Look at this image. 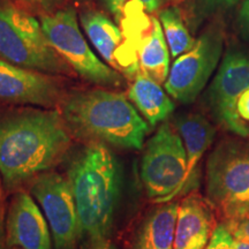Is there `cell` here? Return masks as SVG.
<instances>
[{
  "label": "cell",
  "mask_w": 249,
  "mask_h": 249,
  "mask_svg": "<svg viewBox=\"0 0 249 249\" xmlns=\"http://www.w3.org/2000/svg\"><path fill=\"white\" fill-rule=\"evenodd\" d=\"M179 204L166 202L145 216L130 249H173Z\"/></svg>",
  "instance_id": "cell-17"
},
{
  "label": "cell",
  "mask_w": 249,
  "mask_h": 249,
  "mask_svg": "<svg viewBox=\"0 0 249 249\" xmlns=\"http://www.w3.org/2000/svg\"><path fill=\"white\" fill-rule=\"evenodd\" d=\"M219 124L235 135L249 139V87L233 99Z\"/></svg>",
  "instance_id": "cell-20"
},
{
  "label": "cell",
  "mask_w": 249,
  "mask_h": 249,
  "mask_svg": "<svg viewBox=\"0 0 249 249\" xmlns=\"http://www.w3.org/2000/svg\"><path fill=\"white\" fill-rule=\"evenodd\" d=\"M80 21L90 43L108 66L129 76L138 75L140 65L135 46L110 18L99 12L88 11L81 14Z\"/></svg>",
  "instance_id": "cell-12"
},
{
  "label": "cell",
  "mask_w": 249,
  "mask_h": 249,
  "mask_svg": "<svg viewBox=\"0 0 249 249\" xmlns=\"http://www.w3.org/2000/svg\"><path fill=\"white\" fill-rule=\"evenodd\" d=\"M24 2H28L30 5H35L38 6V7H43L46 9H50L55 4L57 0H22Z\"/></svg>",
  "instance_id": "cell-27"
},
{
  "label": "cell",
  "mask_w": 249,
  "mask_h": 249,
  "mask_svg": "<svg viewBox=\"0 0 249 249\" xmlns=\"http://www.w3.org/2000/svg\"><path fill=\"white\" fill-rule=\"evenodd\" d=\"M249 87V57L227 54L207 92V105L214 120L220 123L233 99Z\"/></svg>",
  "instance_id": "cell-15"
},
{
  "label": "cell",
  "mask_w": 249,
  "mask_h": 249,
  "mask_svg": "<svg viewBox=\"0 0 249 249\" xmlns=\"http://www.w3.org/2000/svg\"><path fill=\"white\" fill-rule=\"evenodd\" d=\"M187 172V155L178 130L160 124L143 152L140 177L147 195L156 203L171 202L180 195Z\"/></svg>",
  "instance_id": "cell-6"
},
{
  "label": "cell",
  "mask_w": 249,
  "mask_h": 249,
  "mask_svg": "<svg viewBox=\"0 0 249 249\" xmlns=\"http://www.w3.org/2000/svg\"><path fill=\"white\" fill-rule=\"evenodd\" d=\"M128 99L150 127L166 120L174 104L161 86L147 74L139 71L128 89Z\"/></svg>",
  "instance_id": "cell-18"
},
{
  "label": "cell",
  "mask_w": 249,
  "mask_h": 249,
  "mask_svg": "<svg viewBox=\"0 0 249 249\" xmlns=\"http://www.w3.org/2000/svg\"><path fill=\"white\" fill-rule=\"evenodd\" d=\"M79 214L81 238L97 242L110 236L123 186L121 167L104 143L91 142L68 169Z\"/></svg>",
  "instance_id": "cell-2"
},
{
  "label": "cell",
  "mask_w": 249,
  "mask_h": 249,
  "mask_svg": "<svg viewBox=\"0 0 249 249\" xmlns=\"http://www.w3.org/2000/svg\"><path fill=\"white\" fill-rule=\"evenodd\" d=\"M30 192L49 224L54 249H76L81 239L80 220L67 177L49 171L40 173L34 178Z\"/></svg>",
  "instance_id": "cell-8"
},
{
  "label": "cell",
  "mask_w": 249,
  "mask_h": 249,
  "mask_svg": "<svg viewBox=\"0 0 249 249\" xmlns=\"http://www.w3.org/2000/svg\"><path fill=\"white\" fill-rule=\"evenodd\" d=\"M70 147L68 124L55 110H28L0 119V173L9 188L48 172Z\"/></svg>",
  "instance_id": "cell-1"
},
{
  "label": "cell",
  "mask_w": 249,
  "mask_h": 249,
  "mask_svg": "<svg viewBox=\"0 0 249 249\" xmlns=\"http://www.w3.org/2000/svg\"><path fill=\"white\" fill-rule=\"evenodd\" d=\"M209 201L191 194L179 204L173 249H204L216 229Z\"/></svg>",
  "instance_id": "cell-14"
},
{
  "label": "cell",
  "mask_w": 249,
  "mask_h": 249,
  "mask_svg": "<svg viewBox=\"0 0 249 249\" xmlns=\"http://www.w3.org/2000/svg\"><path fill=\"white\" fill-rule=\"evenodd\" d=\"M222 49L220 31H205L189 51L179 55L173 62L164 83L166 92L182 104L194 102L216 70Z\"/></svg>",
  "instance_id": "cell-9"
},
{
  "label": "cell",
  "mask_w": 249,
  "mask_h": 249,
  "mask_svg": "<svg viewBox=\"0 0 249 249\" xmlns=\"http://www.w3.org/2000/svg\"><path fill=\"white\" fill-rule=\"evenodd\" d=\"M207 200L224 219L249 213V142L227 140L207 161Z\"/></svg>",
  "instance_id": "cell-5"
},
{
  "label": "cell",
  "mask_w": 249,
  "mask_h": 249,
  "mask_svg": "<svg viewBox=\"0 0 249 249\" xmlns=\"http://www.w3.org/2000/svg\"><path fill=\"white\" fill-rule=\"evenodd\" d=\"M0 59L48 74L71 71L50 44L40 21L8 0H0Z\"/></svg>",
  "instance_id": "cell-4"
},
{
  "label": "cell",
  "mask_w": 249,
  "mask_h": 249,
  "mask_svg": "<svg viewBox=\"0 0 249 249\" xmlns=\"http://www.w3.org/2000/svg\"><path fill=\"white\" fill-rule=\"evenodd\" d=\"M60 97V86L54 77L0 59V101L51 108Z\"/></svg>",
  "instance_id": "cell-11"
},
{
  "label": "cell",
  "mask_w": 249,
  "mask_h": 249,
  "mask_svg": "<svg viewBox=\"0 0 249 249\" xmlns=\"http://www.w3.org/2000/svg\"><path fill=\"white\" fill-rule=\"evenodd\" d=\"M211 6H231L238 2L239 0H205Z\"/></svg>",
  "instance_id": "cell-28"
},
{
  "label": "cell",
  "mask_w": 249,
  "mask_h": 249,
  "mask_svg": "<svg viewBox=\"0 0 249 249\" xmlns=\"http://www.w3.org/2000/svg\"><path fill=\"white\" fill-rule=\"evenodd\" d=\"M7 239H6V225H5V210L4 205L0 201V249L7 247Z\"/></svg>",
  "instance_id": "cell-25"
},
{
  "label": "cell",
  "mask_w": 249,
  "mask_h": 249,
  "mask_svg": "<svg viewBox=\"0 0 249 249\" xmlns=\"http://www.w3.org/2000/svg\"><path fill=\"white\" fill-rule=\"evenodd\" d=\"M236 241L249 244V213L239 214V216L226 218L223 222Z\"/></svg>",
  "instance_id": "cell-22"
},
{
  "label": "cell",
  "mask_w": 249,
  "mask_h": 249,
  "mask_svg": "<svg viewBox=\"0 0 249 249\" xmlns=\"http://www.w3.org/2000/svg\"><path fill=\"white\" fill-rule=\"evenodd\" d=\"M43 31L54 51L71 70L89 82L104 87H119L123 77L93 53L81 33L73 8L60 9L40 20Z\"/></svg>",
  "instance_id": "cell-7"
},
{
  "label": "cell",
  "mask_w": 249,
  "mask_h": 249,
  "mask_svg": "<svg viewBox=\"0 0 249 249\" xmlns=\"http://www.w3.org/2000/svg\"><path fill=\"white\" fill-rule=\"evenodd\" d=\"M181 136L187 155V172L180 194L195 189L200 181L198 163L213 143L216 129L203 116L197 113L180 114L174 120Z\"/></svg>",
  "instance_id": "cell-16"
},
{
  "label": "cell",
  "mask_w": 249,
  "mask_h": 249,
  "mask_svg": "<svg viewBox=\"0 0 249 249\" xmlns=\"http://www.w3.org/2000/svg\"><path fill=\"white\" fill-rule=\"evenodd\" d=\"M108 11L123 21L142 13H154L160 8L161 0H104Z\"/></svg>",
  "instance_id": "cell-21"
},
{
  "label": "cell",
  "mask_w": 249,
  "mask_h": 249,
  "mask_svg": "<svg viewBox=\"0 0 249 249\" xmlns=\"http://www.w3.org/2000/svg\"><path fill=\"white\" fill-rule=\"evenodd\" d=\"M6 239L9 247L52 249V235L44 213L28 193H18L11 202Z\"/></svg>",
  "instance_id": "cell-13"
},
{
  "label": "cell",
  "mask_w": 249,
  "mask_h": 249,
  "mask_svg": "<svg viewBox=\"0 0 249 249\" xmlns=\"http://www.w3.org/2000/svg\"><path fill=\"white\" fill-rule=\"evenodd\" d=\"M160 22L170 53L173 58H178L194 46L196 39L193 38L189 34L178 9L170 7L161 11Z\"/></svg>",
  "instance_id": "cell-19"
},
{
  "label": "cell",
  "mask_w": 249,
  "mask_h": 249,
  "mask_svg": "<svg viewBox=\"0 0 249 249\" xmlns=\"http://www.w3.org/2000/svg\"><path fill=\"white\" fill-rule=\"evenodd\" d=\"M123 34L138 52L140 71L160 85L170 73V50L161 24L156 18L142 13L121 21Z\"/></svg>",
  "instance_id": "cell-10"
},
{
  "label": "cell",
  "mask_w": 249,
  "mask_h": 249,
  "mask_svg": "<svg viewBox=\"0 0 249 249\" xmlns=\"http://www.w3.org/2000/svg\"><path fill=\"white\" fill-rule=\"evenodd\" d=\"M234 241V238L231 235V233L227 231L225 225L222 223L216 226L209 244L204 249H232Z\"/></svg>",
  "instance_id": "cell-23"
},
{
  "label": "cell",
  "mask_w": 249,
  "mask_h": 249,
  "mask_svg": "<svg viewBox=\"0 0 249 249\" xmlns=\"http://www.w3.org/2000/svg\"><path fill=\"white\" fill-rule=\"evenodd\" d=\"M239 24L245 35L249 36V0H245L239 12Z\"/></svg>",
  "instance_id": "cell-24"
},
{
  "label": "cell",
  "mask_w": 249,
  "mask_h": 249,
  "mask_svg": "<svg viewBox=\"0 0 249 249\" xmlns=\"http://www.w3.org/2000/svg\"><path fill=\"white\" fill-rule=\"evenodd\" d=\"M232 249H249V244H245V242L235 240L232 246Z\"/></svg>",
  "instance_id": "cell-29"
},
{
  "label": "cell",
  "mask_w": 249,
  "mask_h": 249,
  "mask_svg": "<svg viewBox=\"0 0 249 249\" xmlns=\"http://www.w3.org/2000/svg\"><path fill=\"white\" fill-rule=\"evenodd\" d=\"M90 246H91L90 249H118L117 246L114 245L108 238L104 239V240L93 242V244H91Z\"/></svg>",
  "instance_id": "cell-26"
},
{
  "label": "cell",
  "mask_w": 249,
  "mask_h": 249,
  "mask_svg": "<svg viewBox=\"0 0 249 249\" xmlns=\"http://www.w3.org/2000/svg\"><path fill=\"white\" fill-rule=\"evenodd\" d=\"M2 196V189H1V181H0V198H1Z\"/></svg>",
  "instance_id": "cell-30"
},
{
  "label": "cell",
  "mask_w": 249,
  "mask_h": 249,
  "mask_svg": "<svg viewBox=\"0 0 249 249\" xmlns=\"http://www.w3.org/2000/svg\"><path fill=\"white\" fill-rule=\"evenodd\" d=\"M62 117L81 135L124 149H142L149 132L128 98L103 89L74 93L65 102Z\"/></svg>",
  "instance_id": "cell-3"
}]
</instances>
